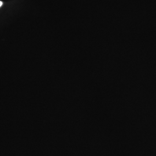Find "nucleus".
Segmentation results:
<instances>
[{
    "label": "nucleus",
    "mask_w": 156,
    "mask_h": 156,
    "mask_svg": "<svg viewBox=\"0 0 156 156\" xmlns=\"http://www.w3.org/2000/svg\"><path fill=\"white\" fill-rule=\"evenodd\" d=\"M2 2L1 1H0V7L2 6Z\"/></svg>",
    "instance_id": "nucleus-1"
}]
</instances>
